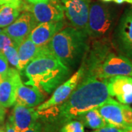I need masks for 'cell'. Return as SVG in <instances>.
<instances>
[{"instance_id": "ffe728a7", "label": "cell", "mask_w": 132, "mask_h": 132, "mask_svg": "<svg viewBox=\"0 0 132 132\" xmlns=\"http://www.w3.org/2000/svg\"><path fill=\"white\" fill-rule=\"evenodd\" d=\"M2 53L7 60V61L11 65L14 66L15 68L18 70L19 68V54H18V46L15 45L13 46H8L5 47Z\"/></svg>"}, {"instance_id": "484cf974", "label": "cell", "mask_w": 132, "mask_h": 132, "mask_svg": "<svg viewBox=\"0 0 132 132\" xmlns=\"http://www.w3.org/2000/svg\"><path fill=\"white\" fill-rule=\"evenodd\" d=\"M23 132H44L43 131V126L42 123L37 121L33 126L29 127L27 129H26Z\"/></svg>"}, {"instance_id": "cb8c5ba5", "label": "cell", "mask_w": 132, "mask_h": 132, "mask_svg": "<svg viewBox=\"0 0 132 132\" xmlns=\"http://www.w3.org/2000/svg\"><path fill=\"white\" fill-rule=\"evenodd\" d=\"M23 1L22 0H0V5H7L15 8L21 9L22 10L23 6Z\"/></svg>"}, {"instance_id": "ba28073f", "label": "cell", "mask_w": 132, "mask_h": 132, "mask_svg": "<svg viewBox=\"0 0 132 132\" xmlns=\"http://www.w3.org/2000/svg\"><path fill=\"white\" fill-rule=\"evenodd\" d=\"M22 10L29 12L35 23L38 24L51 21L64 20V10L61 4L48 2H38L35 4L23 3Z\"/></svg>"}, {"instance_id": "4316f807", "label": "cell", "mask_w": 132, "mask_h": 132, "mask_svg": "<svg viewBox=\"0 0 132 132\" xmlns=\"http://www.w3.org/2000/svg\"><path fill=\"white\" fill-rule=\"evenodd\" d=\"M3 129H4V132H18L15 130L14 126L12 125V123L10 122L9 120L6 123L5 127L3 128Z\"/></svg>"}, {"instance_id": "d4e9b609", "label": "cell", "mask_w": 132, "mask_h": 132, "mask_svg": "<svg viewBox=\"0 0 132 132\" xmlns=\"http://www.w3.org/2000/svg\"><path fill=\"white\" fill-rule=\"evenodd\" d=\"M9 68L8 61L6 59L4 54L0 52V75L3 74Z\"/></svg>"}, {"instance_id": "603a6c76", "label": "cell", "mask_w": 132, "mask_h": 132, "mask_svg": "<svg viewBox=\"0 0 132 132\" xmlns=\"http://www.w3.org/2000/svg\"><path fill=\"white\" fill-rule=\"evenodd\" d=\"M128 131H130V130H127L125 128H122L117 127V126H114L112 125L107 124L104 127L100 128L98 129H95L93 132H126Z\"/></svg>"}, {"instance_id": "f546056e", "label": "cell", "mask_w": 132, "mask_h": 132, "mask_svg": "<svg viewBox=\"0 0 132 132\" xmlns=\"http://www.w3.org/2000/svg\"><path fill=\"white\" fill-rule=\"evenodd\" d=\"M51 0H27V2L30 4H35L38 2H48Z\"/></svg>"}, {"instance_id": "52a82bcc", "label": "cell", "mask_w": 132, "mask_h": 132, "mask_svg": "<svg viewBox=\"0 0 132 132\" xmlns=\"http://www.w3.org/2000/svg\"><path fill=\"white\" fill-rule=\"evenodd\" d=\"M112 46L132 62V7L125 10L113 33Z\"/></svg>"}, {"instance_id": "d6986e66", "label": "cell", "mask_w": 132, "mask_h": 132, "mask_svg": "<svg viewBox=\"0 0 132 132\" xmlns=\"http://www.w3.org/2000/svg\"><path fill=\"white\" fill-rule=\"evenodd\" d=\"M21 10L7 5H2L0 7V28L9 26L20 15Z\"/></svg>"}, {"instance_id": "3957f363", "label": "cell", "mask_w": 132, "mask_h": 132, "mask_svg": "<svg viewBox=\"0 0 132 132\" xmlns=\"http://www.w3.org/2000/svg\"><path fill=\"white\" fill-rule=\"evenodd\" d=\"M20 73L27 79L25 85L50 94L66 80L71 69L52 54L46 46L42 54L29 62Z\"/></svg>"}, {"instance_id": "e0dca14e", "label": "cell", "mask_w": 132, "mask_h": 132, "mask_svg": "<svg viewBox=\"0 0 132 132\" xmlns=\"http://www.w3.org/2000/svg\"><path fill=\"white\" fill-rule=\"evenodd\" d=\"M46 45L44 46H38L32 41L30 38H27L24 41L20 43L18 47V54H19V72L22 71L30 61L34 58L38 57L40 54L45 51Z\"/></svg>"}, {"instance_id": "83f0119b", "label": "cell", "mask_w": 132, "mask_h": 132, "mask_svg": "<svg viewBox=\"0 0 132 132\" xmlns=\"http://www.w3.org/2000/svg\"><path fill=\"white\" fill-rule=\"evenodd\" d=\"M5 115H6V109L2 105L0 104V124L4 122Z\"/></svg>"}, {"instance_id": "30bf717a", "label": "cell", "mask_w": 132, "mask_h": 132, "mask_svg": "<svg viewBox=\"0 0 132 132\" xmlns=\"http://www.w3.org/2000/svg\"><path fill=\"white\" fill-rule=\"evenodd\" d=\"M84 76V68L81 65L79 70L70 79L65 81L54 90L51 98L46 101L40 104L37 107L38 112H41L48 109L55 107L62 104L69 97L71 93L80 82Z\"/></svg>"}, {"instance_id": "1f68e13d", "label": "cell", "mask_w": 132, "mask_h": 132, "mask_svg": "<svg viewBox=\"0 0 132 132\" xmlns=\"http://www.w3.org/2000/svg\"><path fill=\"white\" fill-rule=\"evenodd\" d=\"M103 2H113V0H101Z\"/></svg>"}, {"instance_id": "2e32d148", "label": "cell", "mask_w": 132, "mask_h": 132, "mask_svg": "<svg viewBox=\"0 0 132 132\" xmlns=\"http://www.w3.org/2000/svg\"><path fill=\"white\" fill-rule=\"evenodd\" d=\"M44 100V93L37 88L29 85H24L23 82L19 86L15 103L35 108L42 104Z\"/></svg>"}, {"instance_id": "f1b7e54d", "label": "cell", "mask_w": 132, "mask_h": 132, "mask_svg": "<svg viewBox=\"0 0 132 132\" xmlns=\"http://www.w3.org/2000/svg\"><path fill=\"white\" fill-rule=\"evenodd\" d=\"M114 2L117 4H123V3H128L132 5V0H113Z\"/></svg>"}, {"instance_id": "8fae6325", "label": "cell", "mask_w": 132, "mask_h": 132, "mask_svg": "<svg viewBox=\"0 0 132 132\" xmlns=\"http://www.w3.org/2000/svg\"><path fill=\"white\" fill-rule=\"evenodd\" d=\"M22 83L20 72L15 68H8L0 75V104L8 108L15 104L18 87Z\"/></svg>"}, {"instance_id": "6da1fadb", "label": "cell", "mask_w": 132, "mask_h": 132, "mask_svg": "<svg viewBox=\"0 0 132 132\" xmlns=\"http://www.w3.org/2000/svg\"><path fill=\"white\" fill-rule=\"evenodd\" d=\"M111 97L105 81L93 76H83L69 97L60 105L38 112L47 126L58 127L77 120L81 114L99 106Z\"/></svg>"}, {"instance_id": "8992f818", "label": "cell", "mask_w": 132, "mask_h": 132, "mask_svg": "<svg viewBox=\"0 0 132 132\" xmlns=\"http://www.w3.org/2000/svg\"><path fill=\"white\" fill-rule=\"evenodd\" d=\"M97 109L106 122L114 126L132 129V107L109 97Z\"/></svg>"}, {"instance_id": "d6a6232c", "label": "cell", "mask_w": 132, "mask_h": 132, "mask_svg": "<svg viewBox=\"0 0 132 132\" xmlns=\"http://www.w3.org/2000/svg\"><path fill=\"white\" fill-rule=\"evenodd\" d=\"M0 132H4V129H3V128H0Z\"/></svg>"}, {"instance_id": "4dcf8cb0", "label": "cell", "mask_w": 132, "mask_h": 132, "mask_svg": "<svg viewBox=\"0 0 132 132\" xmlns=\"http://www.w3.org/2000/svg\"><path fill=\"white\" fill-rule=\"evenodd\" d=\"M52 2H54V3H59V4H60V0H51Z\"/></svg>"}, {"instance_id": "7c38bea8", "label": "cell", "mask_w": 132, "mask_h": 132, "mask_svg": "<svg viewBox=\"0 0 132 132\" xmlns=\"http://www.w3.org/2000/svg\"><path fill=\"white\" fill-rule=\"evenodd\" d=\"M37 26L32 14L24 12L9 26L2 29V32L9 37L19 47L21 43L28 38L32 30Z\"/></svg>"}, {"instance_id": "277c9868", "label": "cell", "mask_w": 132, "mask_h": 132, "mask_svg": "<svg viewBox=\"0 0 132 132\" xmlns=\"http://www.w3.org/2000/svg\"><path fill=\"white\" fill-rule=\"evenodd\" d=\"M90 38L85 31L68 27L61 29L46 45L49 52L68 68H75L90 48Z\"/></svg>"}, {"instance_id": "ac0fdd59", "label": "cell", "mask_w": 132, "mask_h": 132, "mask_svg": "<svg viewBox=\"0 0 132 132\" xmlns=\"http://www.w3.org/2000/svg\"><path fill=\"white\" fill-rule=\"evenodd\" d=\"M77 120L81 121L84 126L93 130L104 127L108 124L104 118L100 114L97 108H93L86 112Z\"/></svg>"}, {"instance_id": "44dd1931", "label": "cell", "mask_w": 132, "mask_h": 132, "mask_svg": "<svg viewBox=\"0 0 132 132\" xmlns=\"http://www.w3.org/2000/svg\"><path fill=\"white\" fill-rule=\"evenodd\" d=\"M59 132H85V126L81 121L73 120L64 124Z\"/></svg>"}, {"instance_id": "5b68a950", "label": "cell", "mask_w": 132, "mask_h": 132, "mask_svg": "<svg viewBox=\"0 0 132 132\" xmlns=\"http://www.w3.org/2000/svg\"><path fill=\"white\" fill-rule=\"evenodd\" d=\"M113 15L106 5L94 2L90 4L87 33L93 40L106 38L113 26Z\"/></svg>"}, {"instance_id": "7a4b0ae2", "label": "cell", "mask_w": 132, "mask_h": 132, "mask_svg": "<svg viewBox=\"0 0 132 132\" xmlns=\"http://www.w3.org/2000/svg\"><path fill=\"white\" fill-rule=\"evenodd\" d=\"M93 40L81 62L83 76H93L102 80L115 76L132 77V62L114 52L107 38Z\"/></svg>"}, {"instance_id": "7402d4cb", "label": "cell", "mask_w": 132, "mask_h": 132, "mask_svg": "<svg viewBox=\"0 0 132 132\" xmlns=\"http://www.w3.org/2000/svg\"><path fill=\"white\" fill-rule=\"evenodd\" d=\"M13 45H15V43L5 33L3 32L2 30H0V52H2L5 47Z\"/></svg>"}, {"instance_id": "5bb4252c", "label": "cell", "mask_w": 132, "mask_h": 132, "mask_svg": "<svg viewBox=\"0 0 132 132\" xmlns=\"http://www.w3.org/2000/svg\"><path fill=\"white\" fill-rule=\"evenodd\" d=\"M39 119L37 109L15 103L9 120L18 132H23L33 126Z\"/></svg>"}, {"instance_id": "836d02e7", "label": "cell", "mask_w": 132, "mask_h": 132, "mask_svg": "<svg viewBox=\"0 0 132 132\" xmlns=\"http://www.w3.org/2000/svg\"><path fill=\"white\" fill-rule=\"evenodd\" d=\"M126 132H132V129L131 130H130V131H126Z\"/></svg>"}, {"instance_id": "4fadbf2b", "label": "cell", "mask_w": 132, "mask_h": 132, "mask_svg": "<svg viewBox=\"0 0 132 132\" xmlns=\"http://www.w3.org/2000/svg\"><path fill=\"white\" fill-rule=\"evenodd\" d=\"M109 95L124 104H132V77L115 76L104 79Z\"/></svg>"}, {"instance_id": "9a60e30c", "label": "cell", "mask_w": 132, "mask_h": 132, "mask_svg": "<svg viewBox=\"0 0 132 132\" xmlns=\"http://www.w3.org/2000/svg\"><path fill=\"white\" fill-rule=\"evenodd\" d=\"M64 20L38 24L32 30L29 38L36 46H44L47 45L52 38L64 27Z\"/></svg>"}, {"instance_id": "9c48e42d", "label": "cell", "mask_w": 132, "mask_h": 132, "mask_svg": "<svg viewBox=\"0 0 132 132\" xmlns=\"http://www.w3.org/2000/svg\"><path fill=\"white\" fill-rule=\"evenodd\" d=\"M90 0H60L68 20L73 27L87 32Z\"/></svg>"}]
</instances>
